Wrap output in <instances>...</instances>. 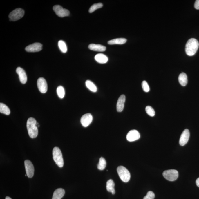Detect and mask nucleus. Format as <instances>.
Returning a JSON list of instances; mask_svg holds the SVG:
<instances>
[{
	"mask_svg": "<svg viewBox=\"0 0 199 199\" xmlns=\"http://www.w3.org/2000/svg\"><path fill=\"white\" fill-rule=\"evenodd\" d=\"M27 128L30 137L31 138H35L37 137V122L35 118L32 117L28 118L27 122Z\"/></svg>",
	"mask_w": 199,
	"mask_h": 199,
	"instance_id": "f257e3e1",
	"label": "nucleus"
},
{
	"mask_svg": "<svg viewBox=\"0 0 199 199\" xmlns=\"http://www.w3.org/2000/svg\"><path fill=\"white\" fill-rule=\"evenodd\" d=\"M199 46V42L197 39L193 38L189 39L185 46L187 54L189 56L194 55L198 50Z\"/></svg>",
	"mask_w": 199,
	"mask_h": 199,
	"instance_id": "f03ea898",
	"label": "nucleus"
},
{
	"mask_svg": "<svg viewBox=\"0 0 199 199\" xmlns=\"http://www.w3.org/2000/svg\"><path fill=\"white\" fill-rule=\"evenodd\" d=\"M53 159L56 164L61 168L64 166V159L63 158L62 152L58 147H55L53 151Z\"/></svg>",
	"mask_w": 199,
	"mask_h": 199,
	"instance_id": "7ed1b4c3",
	"label": "nucleus"
},
{
	"mask_svg": "<svg viewBox=\"0 0 199 199\" xmlns=\"http://www.w3.org/2000/svg\"><path fill=\"white\" fill-rule=\"evenodd\" d=\"M117 171L121 180L125 182H127L130 180L131 175L127 169L123 166H118Z\"/></svg>",
	"mask_w": 199,
	"mask_h": 199,
	"instance_id": "20e7f679",
	"label": "nucleus"
},
{
	"mask_svg": "<svg viewBox=\"0 0 199 199\" xmlns=\"http://www.w3.org/2000/svg\"><path fill=\"white\" fill-rule=\"evenodd\" d=\"M24 11L21 8L15 9L9 14V17L10 21H16L23 17Z\"/></svg>",
	"mask_w": 199,
	"mask_h": 199,
	"instance_id": "39448f33",
	"label": "nucleus"
},
{
	"mask_svg": "<svg viewBox=\"0 0 199 199\" xmlns=\"http://www.w3.org/2000/svg\"><path fill=\"white\" fill-rule=\"evenodd\" d=\"M163 175L167 180L173 182L175 181L178 178V172L176 170H167L163 172Z\"/></svg>",
	"mask_w": 199,
	"mask_h": 199,
	"instance_id": "423d86ee",
	"label": "nucleus"
},
{
	"mask_svg": "<svg viewBox=\"0 0 199 199\" xmlns=\"http://www.w3.org/2000/svg\"><path fill=\"white\" fill-rule=\"evenodd\" d=\"M53 9L57 15L59 17H66L69 16L70 14V12L68 10L64 9L60 5H55L53 7Z\"/></svg>",
	"mask_w": 199,
	"mask_h": 199,
	"instance_id": "0eeeda50",
	"label": "nucleus"
},
{
	"mask_svg": "<svg viewBox=\"0 0 199 199\" xmlns=\"http://www.w3.org/2000/svg\"><path fill=\"white\" fill-rule=\"evenodd\" d=\"M24 165L27 176L28 178H32L35 172V169L32 162L29 160H26L24 161Z\"/></svg>",
	"mask_w": 199,
	"mask_h": 199,
	"instance_id": "6e6552de",
	"label": "nucleus"
},
{
	"mask_svg": "<svg viewBox=\"0 0 199 199\" xmlns=\"http://www.w3.org/2000/svg\"><path fill=\"white\" fill-rule=\"evenodd\" d=\"M37 85L39 91L42 93L47 92L48 90V86L47 81L43 77H40L37 81Z\"/></svg>",
	"mask_w": 199,
	"mask_h": 199,
	"instance_id": "1a4fd4ad",
	"label": "nucleus"
},
{
	"mask_svg": "<svg viewBox=\"0 0 199 199\" xmlns=\"http://www.w3.org/2000/svg\"><path fill=\"white\" fill-rule=\"evenodd\" d=\"M43 45L40 43H35L26 47V51L28 52L35 53L41 51Z\"/></svg>",
	"mask_w": 199,
	"mask_h": 199,
	"instance_id": "9d476101",
	"label": "nucleus"
},
{
	"mask_svg": "<svg viewBox=\"0 0 199 199\" xmlns=\"http://www.w3.org/2000/svg\"><path fill=\"white\" fill-rule=\"evenodd\" d=\"M92 121L93 116L92 114L87 113L84 114L82 117L80 122L84 127H87L91 124Z\"/></svg>",
	"mask_w": 199,
	"mask_h": 199,
	"instance_id": "9b49d317",
	"label": "nucleus"
},
{
	"mask_svg": "<svg viewBox=\"0 0 199 199\" xmlns=\"http://www.w3.org/2000/svg\"><path fill=\"white\" fill-rule=\"evenodd\" d=\"M140 138V135L138 131L132 130L129 132L126 135V139L129 142H133L139 140Z\"/></svg>",
	"mask_w": 199,
	"mask_h": 199,
	"instance_id": "f8f14e48",
	"label": "nucleus"
},
{
	"mask_svg": "<svg viewBox=\"0 0 199 199\" xmlns=\"http://www.w3.org/2000/svg\"><path fill=\"white\" fill-rule=\"evenodd\" d=\"M190 133L189 129H185L181 135L179 140V144L182 146H184L187 144L189 141Z\"/></svg>",
	"mask_w": 199,
	"mask_h": 199,
	"instance_id": "ddd939ff",
	"label": "nucleus"
},
{
	"mask_svg": "<svg viewBox=\"0 0 199 199\" xmlns=\"http://www.w3.org/2000/svg\"><path fill=\"white\" fill-rule=\"evenodd\" d=\"M16 72L19 75L20 82L22 84H25L27 81V76L25 71L23 69L19 67L16 69Z\"/></svg>",
	"mask_w": 199,
	"mask_h": 199,
	"instance_id": "4468645a",
	"label": "nucleus"
},
{
	"mask_svg": "<svg viewBox=\"0 0 199 199\" xmlns=\"http://www.w3.org/2000/svg\"><path fill=\"white\" fill-rule=\"evenodd\" d=\"M125 102V96L124 95H121L118 99L117 104V110L118 112L123 111Z\"/></svg>",
	"mask_w": 199,
	"mask_h": 199,
	"instance_id": "2eb2a0df",
	"label": "nucleus"
},
{
	"mask_svg": "<svg viewBox=\"0 0 199 199\" xmlns=\"http://www.w3.org/2000/svg\"><path fill=\"white\" fill-rule=\"evenodd\" d=\"M88 48L90 50H92V51H93L103 52L105 51L106 50V47L105 46L100 44H90L88 46Z\"/></svg>",
	"mask_w": 199,
	"mask_h": 199,
	"instance_id": "dca6fc26",
	"label": "nucleus"
},
{
	"mask_svg": "<svg viewBox=\"0 0 199 199\" xmlns=\"http://www.w3.org/2000/svg\"><path fill=\"white\" fill-rule=\"evenodd\" d=\"M64 189L62 188L56 189L53 193L52 199H61L64 196Z\"/></svg>",
	"mask_w": 199,
	"mask_h": 199,
	"instance_id": "f3484780",
	"label": "nucleus"
},
{
	"mask_svg": "<svg viewBox=\"0 0 199 199\" xmlns=\"http://www.w3.org/2000/svg\"><path fill=\"white\" fill-rule=\"evenodd\" d=\"M95 60L100 64H106L108 61L107 56L103 54H97L95 57Z\"/></svg>",
	"mask_w": 199,
	"mask_h": 199,
	"instance_id": "a211bd4d",
	"label": "nucleus"
},
{
	"mask_svg": "<svg viewBox=\"0 0 199 199\" xmlns=\"http://www.w3.org/2000/svg\"><path fill=\"white\" fill-rule=\"evenodd\" d=\"M114 186L115 183L113 180L110 179L107 181L106 184V189L108 191L111 193L113 195L115 193Z\"/></svg>",
	"mask_w": 199,
	"mask_h": 199,
	"instance_id": "6ab92c4d",
	"label": "nucleus"
},
{
	"mask_svg": "<svg viewBox=\"0 0 199 199\" xmlns=\"http://www.w3.org/2000/svg\"><path fill=\"white\" fill-rule=\"evenodd\" d=\"M127 39L125 38H117L112 39L108 42V44L109 45L123 44L126 43Z\"/></svg>",
	"mask_w": 199,
	"mask_h": 199,
	"instance_id": "aec40b11",
	"label": "nucleus"
},
{
	"mask_svg": "<svg viewBox=\"0 0 199 199\" xmlns=\"http://www.w3.org/2000/svg\"><path fill=\"white\" fill-rule=\"evenodd\" d=\"M178 81L181 85L185 86L187 84V76L185 73L182 72L179 75L178 77Z\"/></svg>",
	"mask_w": 199,
	"mask_h": 199,
	"instance_id": "412c9836",
	"label": "nucleus"
},
{
	"mask_svg": "<svg viewBox=\"0 0 199 199\" xmlns=\"http://www.w3.org/2000/svg\"><path fill=\"white\" fill-rule=\"evenodd\" d=\"M86 86L88 89L93 92H96L97 88L96 86L92 81L90 80H87L85 82Z\"/></svg>",
	"mask_w": 199,
	"mask_h": 199,
	"instance_id": "4be33fe9",
	"label": "nucleus"
},
{
	"mask_svg": "<svg viewBox=\"0 0 199 199\" xmlns=\"http://www.w3.org/2000/svg\"><path fill=\"white\" fill-rule=\"evenodd\" d=\"M0 112L5 115H9L10 113V111L9 107L3 103H0Z\"/></svg>",
	"mask_w": 199,
	"mask_h": 199,
	"instance_id": "5701e85b",
	"label": "nucleus"
},
{
	"mask_svg": "<svg viewBox=\"0 0 199 199\" xmlns=\"http://www.w3.org/2000/svg\"><path fill=\"white\" fill-rule=\"evenodd\" d=\"M106 166V162L105 159L103 157L100 159L99 164L97 165V168L99 170H104Z\"/></svg>",
	"mask_w": 199,
	"mask_h": 199,
	"instance_id": "b1692460",
	"label": "nucleus"
},
{
	"mask_svg": "<svg viewBox=\"0 0 199 199\" xmlns=\"http://www.w3.org/2000/svg\"><path fill=\"white\" fill-rule=\"evenodd\" d=\"M58 47L62 53H65L67 51V47L65 42L62 40H60L58 43Z\"/></svg>",
	"mask_w": 199,
	"mask_h": 199,
	"instance_id": "393cba45",
	"label": "nucleus"
},
{
	"mask_svg": "<svg viewBox=\"0 0 199 199\" xmlns=\"http://www.w3.org/2000/svg\"><path fill=\"white\" fill-rule=\"evenodd\" d=\"M57 95L60 99H63L64 97L65 92L64 88L61 86H59L57 88Z\"/></svg>",
	"mask_w": 199,
	"mask_h": 199,
	"instance_id": "a878e982",
	"label": "nucleus"
},
{
	"mask_svg": "<svg viewBox=\"0 0 199 199\" xmlns=\"http://www.w3.org/2000/svg\"><path fill=\"white\" fill-rule=\"evenodd\" d=\"M103 6V4L101 3L94 4L90 7L88 11H89L90 13H92L93 12H95L97 9L102 8Z\"/></svg>",
	"mask_w": 199,
	"mask_h": 199,
	"instance_id": "bb28decb",
	"label": "nucleus"
},
{
	"mask_svg": "<svg viewBox=\"0 0 199 199\" xmlns=\"http://www.w3.org/2000/svg\"><path fill=\"white\" fill-rule=\"evenodd\" d=\"M146 111L148 115L151 117L154 116L155 114L154 110L150 106H147L145 108Z\"/></svg>",
	"mask_w": 199,
	"mask_h": 199,
	"instance_id": "cd10ccee",
	"label": "nucleus"
},
{
	"mask_svg": "<svg viewBox=\"0 0 199 199\" xmlns=\"http://www.w3.org/2000/svg\"><path fill=\"white\" fill-rule=\"evenodd\" d=\"M142 86L143 91L145 92H148L150 91V88L148 83L146 81H143L142 83Z\"/></svg>",
	"mask_w": 199,
	"mask_h": 199,
	"instance_id": "c85d7f7f",
	"label": "nucleus"
},
{
	"mask_svg": "<svg viewBox=\"0 0 199 199\" xmlns=\"http://www.w3.org/2000/svg\"><path fill=\"white\" fill-rule=\"evenodd\" d=\"M155 197L154 193L152 191H149L147 193L146 195L144 197L143 199H154Z\"/></svg>",
	"mask_w": 199,
	"mask_h": 199,
	"instance_id": "c756f323",
	"label": "nucleus"
},
{
	"mask_svg": "<svg viewBox=\"0 0 199 199\" xmlns=\"http://www.w3.org/2000/svg\"><path fill=\"white\" fill-rule=\"evenodd\" d=\"M194 7L196 9L199 10V0H197L196 1L194 4Z\"/></svg>",
	"mask_w": 199,
	"mask_h": 199,
	"instance_id": "7c9ffc66",
	"label": "nucleus"
},
{
	"mask_svg": "<svg viewBox=\"0 0 199 199\" xmlns=\"http://www.w3.org/2000/svg\"><path fill=\"white\" fill-rule=\"evenodd\" d=\"M196 184L197 186L199 187V178H198L196 181Z\"/></svg>",
	"mask_w": 199,
	"mask_h": 199,
	"instance_id": "2f4dec72",
	"label": "nucleus"
},
{
	"mask_svg": "<svg viewBox=\"0 0 199 199\" xmlns=\"http://www.w3.org/2000/svg\"><path fill=\"white\" fill-rule=\"evenodd\" d=\"M5 199H12L11 198L9 197H6Z\"/></svg>",
	"mask_w": 199,
	"mask_h": 199,
	"instance_id": "473e14b6",
	"label": "nucleus"
}]
</instances>
